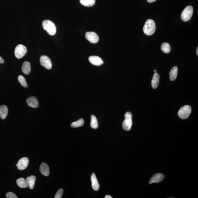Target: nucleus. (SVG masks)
Here are the masks:
<instances>
[{
	"mask_svg": "<svg viewBox=\"0 0 198 198\" xmlns=\"http://www.w3.org/2000/svg\"><path fill=\"white\" fill-rule=\"evenodd\" d=\"M156 28L155 21L152 19L147 20L143 28L144 33L147 35H152L155 33Z\"/></svg>",
	"mask_w": 198,
	"mask_h": 198,
	"instance_id": "obj_1",
	"label": "nucleus"
},
{
	"mask_svg": "<svg viewBox=\"0 0 198 198\" xmlns=\"http://www.w3.org/2000/svg\"><path fill=\"white\" fill-rule=\"evenodd\" d=\"M42 27L49 35L53 36L56 33V27L52 21L49 20H45L42 22Z\"/></svg>",
	"mask_w": 198,
	"mask_h": 198,
	"instance_id": "obj_2",
	"label": "nucleus"
},
{
	"mask_svg": "<svg viewBox=\"0 0 198 198\" xmlns=\"http://www.w3.org/2000/svg\"><path fill=\"white\" fill-rule=\"evenodd\" d=\"M125 119L123 123V129L125 131H129L131 129L133 125L132 114L130 112H127L125 113Z\"/></svg>",
	"mask_w": 198,
	"mask_h": 198,
	"instance_id": "obj_3",
	"label": "nucleus"
},
{
	"mask_svg": "<svg viewBox=\"0 0 198 198\" xmlns=\"http://www.w3.org/2000/svg\"><path fill=\"white\" fill-rule=\"evenodd\" d=\"M191 111V107L189 105H186L181 107L179 110L178 115L182 119H187L189 117Z\"/></svg>",
	"mask_w": 198,
	"mask_h": 198,
	"instance_id": "obj_4",
	"label": "nucleus"
},
{
	"mask_svg": "<svg viewBox=\"0 0 198 198\" xmlns=\"http://www.w3.org/2000/svg\"><path fill=\"white\" fill-rule=\"evenodd\" d=\"M193 12V7L191 6H187L182 12L181 19L184 21L189 20L192 16Z\"/></svg>",
	"mask_w": 198,
	"mask_h": 198,
	"instance_id": "obj_5",
	"label": "nucleus"
},
{
	"mask_svg": "<svg viewBox=\"0 0 198 198\" xmlns=\"http://www.w3.org/2000/svg\"><path fill=\"white\" fill-rule=\"evenodd\" d=\"M27 52V48L25 46L22 45H18L15 49V56L18 59H21L25 55Z\"/></svg>",
	"mask_w": 198,
	"mask_h": 198,
	"instance_id": "obj_6",
	"label": "nucleus"
},
{
	"mask_svg": "<svg viewBox=\"0 0 198 198\" xmlns=\"http://www.w3.org/2000/svg\"><path fill=\"white\" fill-rule=\"evenodd\" d=\"M40 64L42 66L47 69L51 68L52 64L50 58L46 55H42L40 57Z\"/></svg>",
	"mask_w": 198,
	"mask_h": 198,
	"instance_id": "obj_7",
	"label": "nucleus"
},
{
	"mask_svg": "<svg viewBox=\"0 0 198 198\" xmlns=\"http://www.w3.org/2000/svg\"><path fill=\"white\" fill-rule=\"evenodd\" d=\"M86 38L93 43H97L99 41V37L97 33L93 32H88L85 35Z\"/></svg>",
	"mask_w": 198,
	"mask_h": 198,
	"instance_id": "obj_8",
	"label": "nucleus"
},
{
	"mask_svg": "<svg viewBox=\"0 0 198 198\" xmlns=\"http://www.w3.org/2000/svg\"><path fill=\"white\" fill-rule=\"evenodd\" d=\"M29 164V159L28 158L24 157L22 158L17 163V168L20 170H23L27 167Z\"/></svg>",
	"mask_w": 198,
	"mask_h": 198,
	"instance_id": "obj_9",
	"label": "nucleus"
},
{
	"mask_svg": "<svg viewBox=\"0 0 198 198\" xmlns=\"http://www.w3.org/2000/svg\"><path fill=\"white\" fill-rule=\"evenodd\" d=\"M165 178V176L161 173H157L154 175L150 179L149 183L151 184L153 183H157L162 181Z\"/></svg>",
	"mask_w": 198,
	"mask_h": 198,
	"instance_id": "obj_10",
	"label": "nucleus"
},
{
	"mask_svg": "<svg viewBox=\"0 0 198 198\" xmlns=\"http://www.w3.org/2000/svg\"><path fill=\"white\" fill-rule=\"evenodd\" d=\"M89 60L90 63L96 66H100L103 63V59L97 56H91L89 57Z\"/></svg>",
	"mask_w": 198,
	"mask_h": 198,
	"instance_id": "obj_11",
	"label": "nucleus"
},
{
	"mask_svg": "<svg viewBox=\"0 0 198 198\" xmlns=\"http://www.w3.org/2000/svg\"><path fill=\"white\" fill-rule=\"evenodd\" d=\"M26 102L28 105L30 107L37 108L38 106V101L37 98L33 96H31L28 98Z\"/></svg>",
	"mask_w": 198,
	"mask_h": 198,
	"instance_id": "obj_12",
	"label": "nucleus"
},
{
	"mask_svg": "<svg viewBox=\"0 0 198 198\" xmlns=\"http://www.w3.org/2000/svg\"><path fill=\"white\" fill-rule=\"evenodd\" d=\"M91 180L93 189L95 191H98L99 188V184L95 173L92 174Z\"/></svg>",
	"mask_w": 198,
	"mask_h": 198,
	"instance_id": "obj_13",
	"label": "nucleus"
},
{
	"mask_svg": "<svg viewBox=\"0 0 198 198\" xmlns=\"http://www.w3.org/2000/svg\"><path fill=\"white\" fill-rule=\"evenodd\" d=\"M40 171L43 175L47 177L49 175L50 169L48 165L46 163H43L40 167Z\"/></svg>",
	"mask_w": 198,
	"mask_h": 198,
	"instance_id": "obj_14",
	"label": "nucleus"
},
{
	"mask_svg": "<svg viewBox=\"0 0 198 198\" xmlns=\"http://www.w3.org/2000/svg\"><path fill=\"white\" fill-rule=\"evenodd\" d=\"M160 75L157 73L154 74L152 79V87L154 89H156L158 86L159 82Z\"/></svg>",
	"mask_w": 198,
	"mask_h": 198,
	"instance_id": "obj_15",
	"label": "nucleus"
},
{
	"mask_svg": "<svg viewBox=\"0 0 198 198\" xmlns=\"http://www.w3.org/2000/svg\"><path fill=\"white\" fill-rule=\"evenodd\" d=\"M22 71L26 75H29L31 71L30 64L29 62H24L22 67Z\"/></svg>",
	"mask_w": 198,
	"mask_h": 198,
	"instance_id": "obj_16",
	"label": "nucleus"
},
{
	"mask_svg": "<svg viewBox=\"0 0 198 198\" xmlns=\"http://www.w3.org/2000/svg\"><path fill=\"white\" fill-rule=\"evenodd\" d=\"M8 112V108L5 105L0 106V117L2 119H4L7 117Z\"/></svg>",
	"mask_w": 198,
	"mask_h": 198,
	"instance_id": "obj_17",
	"label": "nucleus"
},
{
	"mask_svg": "<svg viewBox=\"0 0 198 198\" xmlns=\"http://www.w3.org/2000/svg\"><path fill=\"white\" fill-rule=\"evenodd\" d=\"M178 73V68L177 66L173 67L171 69L169 74V79L171 81H174L177 78Z\"/></svg>",
	"mask_w": 198,
	"mask_h": 198,
	"instance_id": "obj_18",
	"label": "nucleus"
},
{
	"mask_svg": "<svg viewBox=\"0 0 198 198\" xmlns=\"http://www.w3.org/2000/svg\"><path fill=\"white\" fill-rule=\"evenodd\" d=\"M26 181L30 189H33L34 187L36 181L35 176L32 175L27 178Z\"/></svg>",
	"mask_w": 198,
	"mask_h": 198,
	"instance_id": "obj_19",
	"label": "nucleus"
},
{
	"mask_svg": "<svg viewBox=\"0 0 198 198\" xmlns=\"http://www.w3.org/2000/svg\"><path fill=\"white\" fill-rule=\"evenodd\" d=\"M16 183L18 186L22 188H25L28 187L26 180L23 178H19L18 179Z\"/></svg>",
	"mask_w": 198,
	"mask_h": 198,
	"instance_id": "obj_20",
	"label": "nucleus"
},
{
	"mask_svg": "<svg viewBox=\"0 0 198 198\" xmlns=\"http://www.w3.org/2000/svg\"><path fill=\"white\" fill-rule=\"evenodd\" d=\"M80 3L85 7H91L95 5V0H80Z\"/></svg>",
	"mask_w": 198,
	"mask_h": 198,
	"instance_id": "obj_21",
	"label": "nucleus"
},
{
	"mask_svg": "<svg viewBox=\"0 0 198 198\" xmlns=\"http://www.w3.org/2000/svg\"><path fill=\"white\" fill-rule=\"evenodd\" d=\"M161 48V51L165 53H169L171 51L170 46L167 43L164 42L162 44Z\"/></svg>",
	"mask_w": 198,
	"mask_h": 198,
	"instance_id": "obj_22",
	"label": "nucleus"
},
{
	"mask_svg": "<svg viewBox=\"0 0 198 198\" xmlns=\"http://www.w3.org/2000/svg\"><path fill=\"white\" fill-rule=\"evenodd\" d=\"M91 126L93 129H97L99 127V125L96 117L95 115H91Z\"/></svg>",
	"mask_w": 198,
	"mask_h": 198,
	"instance_id": "obj_23",
	"label": "nucleus"
},
{
	"mask_svg": "<svg viewBox=\"0 0 198 198\" xmlns=\"http://www.w3.org/2000/svg\"><path fill=\"white\" fill-rule=\"evenodd\" d=\"M85 122L84 120L82 119H81L77 121L73 122L71 124V127L73 128L79 127L82 126L84 125Z\"/></svg>",
	"mask_w": 198,
	"mask_h": 198,
	"instance_id": "obj_24",
	"label": "nucleus"
},
{
	"mask_svg": "<svg viewBox=\"0 0 198 198\" xmlns=\"http://www.w3.org/2000/svg\"><path fill=\"white\" fill-rule=\"evenodd\" d=\"M18 81L23 87L26 88L28 87L26 81L25 79L23 76L19 75V77H18Z\"/></svg>",
	"mask_w": 198,
	"mask_h": 198,
	"instance_id": "obj_25",
	"label": "nucleus"
},
{
	"mask_svg": "<svg viewBox=\"0 0 198 198\" xmlns=\"http://www.w3.org/2000/svg\"><path fill=\"white\" fill-rule=\"evenodd\" d=\"M64 193V190L63 189H59L56 193L55 196V198H61L63 196Z\"/></svg>",
	"mask_w": 198,
	"mask_h": 198,
	"instance_id": "obj_26",
	"label": "nucleus"
},
{
	"mask_svg": "<svg viewBox=\"0 0 198 198\" xmlns=\"http://www.w3.org/2000/svg\"><path fill=\"white\" fill-rule=\"evenodd\" d=\"M6 197L7 198H18L16 195L15 194L11 192H9L6 194Z\"/></svg>",
	"mask_w": 198,
	"mask_h": 198,
	"instance_id": "obj_27",
	"label": "nucleus"
},
{
	"mask_svg": "<svg viewBox=\"0 0 198 198\" xmlns=\"http://www.w3.org/2000/svg\"><path fill=\"white\" fill-rule=\"evenodd\" d=\"M4 62V60L1 56H0V64H3Z\"/></svg>",
	"mask_w": 198,
	"mask_h": 198,
	"instance_id": "obj_28",
	"label": "nucleus"
},
{
	"mask_svg": "<svg viewBox=\"0 0 198 198\" xmlns=\"http://www.w3.org/2000/svg\"><path fill=\"white\" fill-rule=\"evenodd\" d=\"M147 1L149 3H152L155 1L156 0H147Z\"/></svg>",
	"mask_w": 198,
	"mask_h": 198,
	"instance_id": "obj_29",
	"label": "nucleus"
},
{
	"mask_svg": "<svg viewBox=\"0 0 198 198\" xmlns=\"http://www.w3.org/2000/svg\"><path fill=\"white\" fill-rule=\"evenodd\" d=\"M112 198V197L111 196L109 195L106 196H105V198Z\"/></svg>",
	"mask_w": 198,
	"mask_h": 198,
	"instance_id": "obj_30",
	"label": "nucleus"
},
{
	"mask_svg": "<svg viewBox=\"0 0 198 198\" xmlns=\"http://www.w3.org/2000/svg\"><path fill=\"white\" fill-rule=\"evenodd\" d=\"M196 53L197 55L198 56V47L196 49Z\"/></svg>",
	"mask_w": 198,
	"mask_h": 198,
	"instance_id": "obj_31",
	"label": "nucleus"
},
{
	"mask_svg": "<svg viewBox=\"0 0 198 198\" xmlns=\"http://www.w3.org/2000/svg\"><path fill=\"white\" fill-rule=\"evenodd\" d=\"M154 72L155 73H157V71L156 70H155L154 71Z\"/></svg>",
	"mask_w": 198,
	"mask_h": 198,
	"instance_id": "obj_32",
	"label": "nucleus"
}]
</instances>
